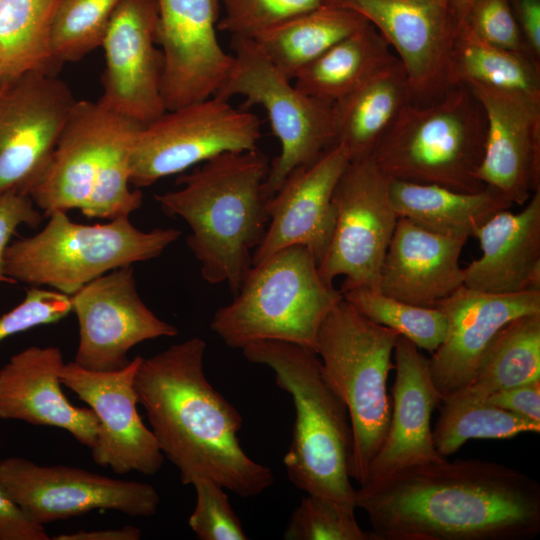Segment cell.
<instances>
[{"instance_id": "6da1fadb", "label": "cell", "mask_w": 540, "mask_h": 540, "mask_svg": "<svg viewBox=\"0 0 540 540\" xmlns=\"http://www.w3.org/2000/svg\"><path fill=\"white\" fill-rule=\"evenodd\" d=\"M373 540H527L540 533V484L497 462L446 458L361 485Z\"/></svg>"}, {"instance_id": "7a4b0ae2", "label": "cell", "mask_w": 540, "mask_h": 540, "mask_svg": "<svg viewBox=\"0 0 540 540\" xmlns=\"http://www.w3.org/2000/svg\"><path fill=\"white\" fill-rule=\"evenodd\" d=\"M206 347L192 337L143 358L135 376L138 403L182 484L210 479L242 498L258 496L273 485V472L243 450L241 414L204 373Z\"/></svg>"}, {"instance_id": "3957f363", "label": "cell", "mask_w": 540, "mask_h": 540, "mask_svg": "<svg viewBox=\"0 0 540 540\" xmlns=\"http://www.w3.org/2000/svg\"><path fill=\"white\" fill-rule=\"evenodd\" d=\"M269 167L258 149L223 153L179 175V189L154 196L167 215L183 219L191 229L186 242L203 279L226 283L234 294L268 226L263 183Z\"/></svg>"}, {"instance_id": "277c9868", "label": "cell", "mask_w": 540, "mask_h": 540, "mask_svg": "<svg viewBox=\"0 0 540 540\" xmlns=\"http://www.w3.org/2000/svg\"><path fill=\"white\" fill-rule=\"evenodd\" d=\"M241 350L248 361L271 368L277 386L292 398L295 420L283 457L290 482L308 495L356 509L348 410L326 380L316 352L275 340L253 342Z\"/></svg>"}, {"instance_id": "5b68a950", "label": "cell", "mask_w": 540, "mask_h": 540, "mask_svg": "<svg viewBox=\"0 0 540 540\" xmlns=\"http://www.w3.org/2000/svg\"><path fill=\"white\" fill-rule=\"evenodd\" d=\"M486 117L466 85L449 87L427 103H409L372 157L390 180L435 184L461 192L485 185L477 178Z\"/></svg>"}, {"instance_id": "8992f818", "label": "cell", "mask_w": 540, "mask_h": 540, "mask_svg": "<svg viewBox=\"0 0 540 540\" xmlns=\"http://www.w3.org/2000/svg\"><path fill=\"white\" fill-rule=\"evenodd\" d=\"M233 301L219 308L211 330L229 347L263 340L315 351L319 328L343 298L320 275L304 246H291L253 264Z\"/></svg>"}, {"instance_id": "52a82bcc", "label": "cell", "mask_w": 540, "mask_h": 540, "mask_svg": "<svg viewBox=\"0 0 540 540\" xmlns=\"http://www.w3.org/2000/svg\"><path fill=\"white\" fill-rule=\"evenodd\" d=\"M399 334L360 314L342 298L322 322L315 352L323 374L345 403L353 432L350 477L363 485L388 431L387 379Z\"/></svg>"}, {"instance_id": "ba28073f", "label": "cell", "mask_w": 540, "mask_h": 540, "mask_svg": "<svg viewBox=\"0 0 540 540\" xmlns=\"http://www.w3.org/2000/svg\"><path fill=\"white\" fill-rule=\"evenodd\" d=\"M48 217L41 231L8 244L5 274L70 296L114 269L160 256L181 235L175 228L140 230L129 217L94 225L74 222L67 212Z\"/></svg>"}, {"instance_id": "9c48e42d", "label": "cell", "mask_w": 540, "mask_h": 540, "mask_svg": "<svg viewBox=\"0 0 540 540\" xmlns=\"http://www.w3.org/2000/svg\"><path fill=\"white\" fill-rule=\"evenodd\" d=\"M233 64L215 95H239L245 106L266 111L281 151L269 167L263 194L269 199L295 169L305 167L336 145L333 103L301 91L250 38L232 37Z\"/></svg>"}, {"instance_id": "30bf717a", "label": "cell", "mask_w": 540, "mask_h": 540, "mask_svg": "<svg viewBox=\"0 0 540 540\" xmlns=\"http://www.w3.org/2000/svg\"><path fill=\"white\" fill-rule=\"evenodd\" d=\"M260 137L255 114L217 96L166 110L136 136L130 184L147 187L220 154L258 149Z\"/></svg>"}, {"instance_id": "8fae6325", "label": "cell", "mask_w": 540, "mask_h": 540, "mask_svg": "<svg viewBox=\"0 0 540 540\" xmlns=\"http://www.w3.org/2000/svg\"><path fill=\"white\" fill-rule=\"evenodd\" d=\"M389 183L372 156L350 161L337 182L334 231L318 270L329 284L344 276L340 292L379 289L382 263L399 218Z\"/></svg>"}, {"instance_id": "7c38bea8", "label": "cell", "mask_w": 540, "mask_h": 540, "mask_svg": "<svg viewBox=\"0 0 540 540\" xmlns=\"http://www.w3.org/2000/svg\"><path fill=\"white\" fill-rule=\"evenodd\" d=\"M57 75L29 71L0 85V197L29 195L76 103Z\"/></svg>"}, {"instance_id": "4fadbf2b", "label": "cell", "mask_w": 540, "mask_h": 540, "mask_svg": "<svg viewBox=\"0 0 540 540\" xmlns=\"http://www.w3.org/2000/svg\"><path fill=\"white\" fill-rule=\"evenodd\" d=\"M0 478L23 512L42 526L97 509L148 517L160 504L150 484L63 465L43 466L22 457L1 460Z\"/></svg>"}, {"instance_id": "5bb4252c", "label": "cell", "mask_w": 540, "mask_h": 540, "mask_svg": "<svg viewBox=\"0 0 540 540\" xmlns=\"http://www.w3.org/2000/svg\"><path fill=\"white\" fill-rule=\"evenodd\" d=\"M79 324L73 362L92 371H116L130 360L136 345L174 337L178 329L157 317L140 298L133 265L114 269L71 295Z\"/></svg>"}, {"instance_id": "9a60e30c", "label": "cell", "mask_w": 540, "mask_h": 540, "mask_svg": "<svg viewBox=\"0 0 540 540\" xmlns=\"http://www.w3.org/2000/svg\"><path fill=\"white\" fill-rule=\"evenodd\" d=\"M143 357L136 356L122 369L92 371L65 363L60 379L96 415L99 427L93 461L117 474L157 473L164 455L138 410L135 376Z\"/></svg>"}, {"instance_id": "2e32d148", "label": "cell", "mask_w": 540, "mask_h": 540, "mask_svg": "<svg viewBox=\"0 0 540 540\" xmlns=\"http://www.w3.org/2000/svg\"><path fill=\"white\" fill-rule=\"evenodd\" d=\"M157 0H122L101 47L105 54L103 93L107 109L143 125L161 116L164 60L157 44Z\"/></svg>"}, {"instance_id": "e0dca14e", "label": "cell", "mask_w": 540, "mask_h": 540, "mask_svg": "<svg viewBox=\"0 0 540 540\" xmlns=\"http://www.w3.org/2000/svg\"><path fill=\"white\" fill-rule=\"evenodd\" d=\"M157 4L166 110L215 96L233 64V55L217 37L221 1L157 0Z\"/></svg>"}, {"instance_id": "ac0fdd59", "label": "cell", "mask_w": 540, "mask_h": 540, "mask_svg": "<svg viewBox=\"0 0 540 540\" xmlns=\"http://www.w3.org/2000/svg\"><path fill=\"white\" fill-rule=\"evenodd\" d=\"M373 25L405 69L413 102L427 103L448 88L455 27L447 0H328Z\"/></svg>"}, {"instance_id": "d6986e66", "label": "cell", "mask_w": 540, "mask_h": 540, "mask_svg": "<svg viewBox=\"0 0 540 540\" xmlns=\"http://www.w3.org/2000/svg\"><path fill=\"white\" fill-rule=\"evenodd\" d=\"M436 307L446 317L447 331L428 361L442 399L471 381L487 347L506 324L540 313V290L496 294L463 285Z\"/></svg>"}, {"instance_id": "ffe728a7", "label": "cell", "mask_w": 540, "mask_h": 540, "mask_svg": "<svg viewBox=\"0 0 540 540\" xmlns=\"http://www.w3.org/2000/svg\"><path fill=\"white\" fill-rule=\"evenodd\" d=\"M468 87L486 117L477 178L513 205L523 206L540 188V99L478 85Z\"/></svg>"}, {"instance_id": "44dd1931", "label": "cell", "mask_w": 540, "mask_h": 540, "mask_svg": "<svg viewBox=\"0 0 540 540\" xmlns=\"http://www.w3.org/2000/svg\"><path fill=\"white\" fill-rule=\"evenodd\" d=\"M349 162L346 150L336 144L312 164L288 175L267 200L269 222L253 253V264L296 245L308 248L319 264L334 231V190Z\"/></svg>"}, {"instance_id": "7402d4cb", "label": "cell", "mask_w": 540, "mask_h": 540, "mask_svg": "<svg viewBox=\"0 0 540 540\" xmlns=\"http://www.w3.org/2000/svg\"><path fill=\"white\" fill-rule=\"evenodd\" d=\"M393 356L396 375L390 423L364 484L413 465L446 458L436 450L432 439L431 416L442 399L431 378L428 358L400 335Z\"/></svg>"}, {"instance_id": "603a6c76", "label": "cell", "mask_w": 540, "mask_h": 540, "mask_svg": "<svg viewBox=\"0 0 540 540\" xmlns=\"http://www.w3.org/2000/svg\"><path fill=\"white\" fill-rule=\"evenodd\" d=\"M65 362L56 346H29L0 368V418L63 429L91 449L99 422L90 408L70 403L61 389Z\"/></svg>"}, {"instance_id": "cb8c5ba5", "label": "cell", "mask_w": 540, "mask_h": 540, "mask_svg": "<svg viewBox=\"0 0 540 540\" xmlns=\"http://www.w3.org/2000/svg\"><path fill=\"white\" fill-rule=\"evenodd\" d=\"M122 117L98 101H76L44 174L29 193L46 216L85 209L106 145Z\"/></svg>"}, {"instance_id": "d4e9b609", "label": "cell", "mask_w": 540, "mask_h": 540, "mask_svg": "<svg viewBox=\"0 0 540 540\" xmlns=\"http://www.w3.org/2000/svg\"><path fill=\"white\" fill-rule=\"evenodd\" d=\"M466 241L399 217L382 263L379 290L410 304L436 307L464 285L459 258Z\"/></svg>"}, {"instance_id": "484cf974", "label": "cell", "mask_w": 540, "mask_h": 540, "mask_svg": "<svg viewBox=\"0 0 540 540\" xmlns=\"http://www.w3.org/2000/svg\"><path fill=\"white\" fill-rule=\"evenodd\" d=\"M524 205L495 214L476 231L482 254L463 268L465 287L496 294L540 290V188Z\"/></svg>"}, {"instance_id": "4316f807", "label": "cell", "mask_w": 540, "mask_h": 540, "mask_svg": "<svg viewBox=\"0 0 540 540\" xmlns=\"http://www.w3.org/2000/svg\"><path fill=\"white\" fill-rule=\"evenodd\" d=\"M413 102L399 59L333 103L336 144L350 161L372 156L402 110Z\"/></svg>"}, {"instance_id": "83f0119b", "label": "cell", "mask_w": 540, "mask_h": 540, "mask_svg": "<svg viewBox=\"0 0 540 540\" xmlns=\"http://www.w3.org/2000/svg\"><path fill=\"white\" fill-rule=\"evenodd\" d=\"M389 190L398 217L439 234L467 239L492 216L513 205L489 186L461 192L435 184L390 180Z\"/></svg>"}, {"instance_id": "f1b7e54d", "label": "cell", "mask_w": 540, "mask_h": 540, "mask_svg": "<svg viewBox=\"0 0 540 540\" xmlns=\"http://www.w3.org/2000/svg\"><path fill=\"white\" fill-rule=\"evenodd\" d=\"M397 59L387 41L369 23L303 68L294 84L308 95L334 103Z\"/></svg>"}, {"instance_id": "f546056e", "label": "cell", "mask_w": 540, "mask_h": 540, "mask_svg": "<svg viewBox=\"0 0 540 540\" xmlns=\"http://www.w3.org/2000/svg\"><path fill=\"white\" fill-rule=\"evenodd\" d=\"M369 22L356 11L326 2L253 40L291 80L315 59Z\"/></svg>"}, {"instance_id": "4dcf8cb0", "label": "cell", "mask_w": 540, "mask_h": 540, "mask_svg": "<svg viewBox=\"0 0 540 540\" xmlns=\"http://www.w3.org/2000/svg\"><path fill=\"white\" fill-rule=\"evenodd\" d=\"M447 82L478 85L540 99V67L527 55L490 44L466 23L455 30Z\"/></svg>"}, {"instance_id": "1f68e13d", "label": "cell", "mask_w": 540, "mask_h": 540, "mask_svg": "<svg viewBox=\"0 0 540 540\" xmlns=\"http://www.w3.org/2000/svg\"><path fill=\"white\" fill-rule=\"evenodd\" d=\"M540 379V313L506 324L484 352L476 373L461 389L447 395L484 400L489 394Z\"/></svg>"}, {"instance_id": "d6a6232c", "label": "cell", "mask_w": 540, "mask_h": 540, "mask_svg": "<svg viewBox=\"0 0 540 540\" xmlns=\"http://www.w3.org/2000/svg\"><path fill=\"white\" fill-rule=\"evenodd\" d=\"M62 1L0 0L4 82L29 71L58 74L61 68L52 58L50 38Z\"/></svg>"}, {"instance_id": "836d02e7", "label": "cell", "mask_w": 540, "mask_h": 540, "mask_svg": "<svg viewBox=\"0 0 540 540\" xmlns=\"http://www.w3.org/2000/svg\"><path fill=\"white\" fill-rule=\"evenodd\" d=\"M441 403L432 439L436 450L444 457L455 453L471 439H508L522 433L540 432V423L484 400L445 396Z\"/></svg>"}, {"instance_id": "e575fe53", "label": "cell", "mask_w": 540, "mask_h": 540, "mask_svg": "<svg viewBox=\"0 0 540 540\" xmlns=\"http://www.w3.org/2000/svg\"><path fill=\"white\" fill-rule=\"evenodd\" d=\"M341 294L364 317L394 330L419 349L433 353L444 340L447 320L437 307L410 304L372 288H352Z\"/></svg>"}, {"instance_id": "d590c367", "label": "cell", "mask_w": 540, "mask_h": 540, "mask_svg": "<svg viewBox=\"0 0 540 540\" xmlns=\"http://www.w3.org/2000/svg\"><path fill=\"white\" fill-rule=\"evenodd\" d=\"M122 0H63L51 30V54L61 68L102 45L111 17Z\"/></svg>"}, {"instance_id": "8d00e7d4", "label": "cell", "mask_w": 540, "mask_h": 540, "mask_svg": "<svg viewBox=\"0 0 540 540\" xmlns=\"http://www.w3.org/2000/svg\"><path fill=\"white\" fill-rule=\"evenodd\" d=\"M351 509L328 499L308 495L292 512L284 531L286 540H373Z\"/></svg>"}, {"instance_id": "74e56055", "label": "cell", "mask_w": 540, "mask_h": 540, "mask_svg": "<svg viewBox=\"0 0 540 540\" xmlns=\"http://www.w3.org/2000/svg\"><path fill=\"white\" fill-rule=\"evenodd\" d=\"M224 15L218 30L232 37L254 39L298 15L313 10L328 0H220Z\"/></svg>"}, {"instance_id": "f35d334b", "label": "cell", "mask_w": 540, "mask_h": 540, "mask_svg": "<svg viewBox=\"0 0 540 540\" xmlns=\"http://www.w3.org/2000/svg\"><path fill=\"white\" fill-rule=\"evenodd\" d=\"M192 485L196 493V503L188 524L198 539H248L225 488L210 479H199Z\"/></svg>"}, {"instance_id": "ab89813d", "label": "cell", "mask_w": 540, "mask_h": 540, "mask_svg": "<svg viewBox=\"0 0 540 540\" xmlns=\"http://www.w3.org/2000/svg\"><path fill=\"white\" fill-rule=\"evenodd\" d=\"M72 312L71 296L37 286L26 291L16 307L0 316V342L26 330L52 324Z\"/></svg>"}, {"instance_id": "60d3db41", "label": "cell", "mask_w": 540, "mask_h": 540, "mask_svg": "<svg viewBox=\"0 0 540 540\" xmlns=\"http://www.w3.org/2000/svg\"><path fill=\"white\" fill-rule=\"evenodd\" d=\"M464 23L486 42L530 58L509 0H473Z\"/></svg>"}, {"instance_id": "b9f144b4", "label": "cell", "mask_w": 540, "mask_h": 540, "mask_svg": "<svg viewBox=\"0 0 540 540\" xmlns=\"http://www.w3.org/2000/svg\"><path fill=\"white\" fill-rule=\"evenodd\" d=\"M43 216L27 194L8 192L0 197V283H15L5 274L4 255L21 225L37 227Z\"/></svg>"}, {"instance_id": "7bdbcfd3", "label": "cell", "mask_w": 540, "mask_h": 540, "mask_svg": "<svg viewBox=\"0 0 540 540\" xmlns=\"http://www.w3.org/2000/svg\"><path fill=\"white\" fill-rule=\"evenodd\" d=\"M44 526L32 521L0 478V540H49Z\"/></svg>"}, {"instance_id": "ee69618b", "label": "cell", "mask_w": 540, "mask_h": 540, "mask_svg": "<svg viewBox=\"0 0 540 540\" xmlns=\"http://www.w3.org/2000/svg\"><path fill=\"white\" fill-rule=\"evenodd\" d=\"M484 401L540 423V379L493 392Z\"/></svg>"}, {"instance_id": "f6af8a7d", "label": "cell", "mask_w": 540, "mask_h": 540, "mask_svg": "<svg viewBox=\"0 0 540 540\" xmlns=\"http://www.w3.org/2000/svg\"><path fill=\"white\" fill-rule=\"evenodd\" d=\"M526 50L540 67V0H509Z\"/></svg>"}, {"instance_id": "bcb514c9", "label": "cell", "mask_w": 540, "mask_h": 540, "mask_svg": "<svg viewBox=\"0 0 540 540\" xmlns=\"http://www.w3.org/2000/svg\"><path fill=\"white\" fill-rule=\"evenodd\" d=\"M141 530L138 527L126 525L119 528H107L100 530H80L73 533L59 534L53 540H138L141 538Z\"/></svg>"}, {"instance_id": "7dc6e473", "label": "cell", "mask_w": 540, "mask_h": 540, "mask_svg": "<svg viewBox=\"0 0 540 540\" xmlns=\"http://www.w3.org/2000/svg\"><path fill=\"white\" fill-rule=\"evenodd\" d=\"M472 2L473 0H447L455 30L465 22Z\"/></svg>"}]
</instances>
